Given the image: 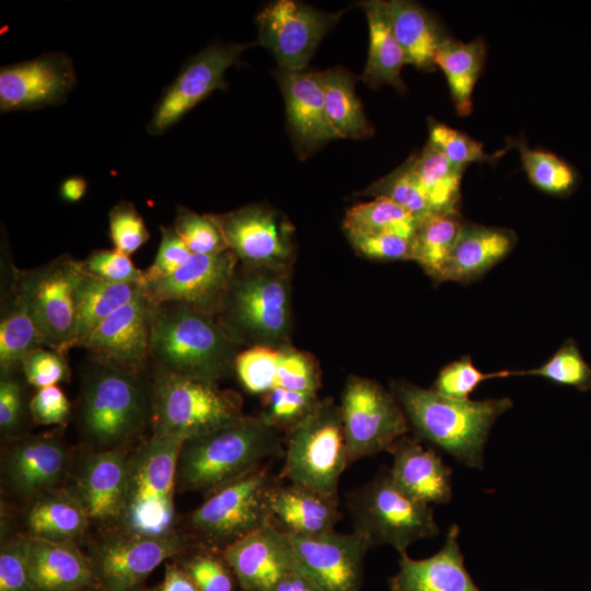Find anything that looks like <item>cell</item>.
I'll return each instance as SVG.
<instances>
[{"instance_id": "cell-14", "label": "cell", "mask_w": 591, "mask_h": 591, "mask_svg": "<svg viewBox=\"0 0 591 591\" xmlns=\"http://www.w3.org/2000/svg\"><path fill=\"white\" fill-rule=\"evenodd\" d=\"M341 14L322 12L293 0L271 2L257 14L258 43L274 55L279 68L305 70Z\"/></svg>"}, {"instance_id": "cell-28", "label": "cell", "mask_w": 591, "mask_h": 591, "mask_svg": "<svg viewBox=\"0 0 591 591\" xmlns=\"http://www.w3.org/2000/svg\"><path fill=\"white\" fill-rule=\"evenodd\" d=\"M517 244L508 228L464 223L438 283H470L505 259Z\"/></svg>"}, {"instance_id": "cell-18", "label": "cell", "mask_w": 591, "mask_h": 591, "mask_svg": "<svg viewBox=\"0 0 591 591\" xmlns=\"http://www.w3.org/2000/svg\"><path fill=\"white\" fill-rule=\"evenodd\" d=\"M77 82L70 57L55 51L0 69L2 113L33 111L63 103Z\"/></svg>"}, {"instance_id": "cell-39", "label": "cell", "mask_w": 591, "mask_h": 591, "mask_svg": "<svg viewBox=\"0 0 591 591\" xmlns=\"http://www.w3.org/2000/svg\"><path fill=\"white\" fill-rule=\"evenodd\" d=\"M0 370H21L23 358L32 350L45 347L25 304L15 296L1 303Z\"/></svg>"}, {"instance_id": "cell-22", "label": "cell", "mask_w": 591, "mask_h": 591, "mask_svg": "<svg viewBox=\"0 0 591 591\" xmlns=\"http://www.w3.org/2000/svg\"><path fill=\"white\" fill-rule=\"evenodd\" d=\"M287 123L301 159L337 139L325 111L323 71L278 68Z\"/></svg>"}, {"instance_id": "cell-17", "label": "cell", "mask_w": 591, "mask_h": 591, "mask_svg": "<svg viewBox=\"0 0 591 591\" xmlns=\"http://www.w3.org/2000/svg\"><path fill=\"white\" fill-rule=\"evenodd\" d=\"M298 566L321 591H359L371 540L359 531L317 536L289 534Z\"/></svg>"}, {"instance_id": "cell-35", "label": "cell", "mask_w": 591, "mask_h": 591, "mask_svg": "<svg viewBox=\"0 0 591 591\" xmlns=\"http://www.w3.org/2000/svg\"><path fill=\"white\" fill-rule=\"evenodd\" d=\"M325 111L338 138L364 139L374 132L355 92L356 77L341 67L323 71Z\"/></svg>"}, {"instance_id": "cell-53", "label": "cell", "mask_w": 591, "mask_h": 591, "mask_svg": "<svg viewBox=\"0 0 591 591\" xmlns=\"http://www.w3.org/2000/svg\"><path fill=\"white\" fill-rule=\"evenodd\" d=\"M354 248L374 260H412L413 240L394 234H347Z\"/></svg>"}, {"instance_id": "cell-59", "label": "cell", "mask_w": 591, "mask_h": 591, "mask_svg": "<svg viewBox=\"0 0 591 591\" xmlns=\"http://www.w3.org/2000/svg\"><path fill=\"white\" fill-rule=\"evenodd\" d=\"M159 591H199L189 575L175 564L166 565L163 583Z\"/></svg>"}, {"instance_id": "cell-27", "label": "cell", "mask_w": 591, "mask_h": 591, "mask_svg": "<svg viewBox=\"0 0 591 591\" xmlns=\"http://www.w3.org/2000/svg\"><path fill=\"white\" fill-rule=\"evenodd\" d=\"M27 561L32 591H77L96 587L89 557L73 542L28 536Z\"/></svg>"}, {"instance_id": "cell-40", "label": "cell", "mask_w": 591, "mask_h": 591, "mask_svg": "<svg viewBox=\"0 0 591 591\" xmlns=\"http://www.w3.org/2000/svg\"><path fill=\"white\" fill-rule=\"evenodd\" d=\"M508 149L519 151L522 166L530 182L538 189L563 196L576 185V173L569 164L552 152L531 149L525 138H507Z\"/></svg>"}, {"instance_id": "cell-21", "label": "cell", "mask_w": 591, "mask_h": 591, "mask_svg": "<svg viewBox=\"0 0 591 591\" xmlns=\"http://www.w3.org/2000/svg\"><path fill=\"white\" fill-rule=\"evenodd\" d=\"M222 557L243 591H268L297 565L288 533L271 521L227 545Z\"/></svg>"}, {"instance_id": "cell-48", "label": "cell", "mask_w": 591, "mask_h": 591, "mask_svg": "<svg viewBox=\"0 0 591 591\" xmlns=\"http://www.w3.org/2000/svg\"><path fill=\"white\" fill-rule=\"evenodd\" d=\"M81 265L86 274L107 281L146 286L143 270L136 267L130 255L117 248L94 250Z\"/></svg>"}, {"instance_id": "cell-60", "label": "cell", "mask_w": 591, "mask_h": 591, "mask_svg": "<svg viewBox=\"0 0 591 591\" xmlns=\"http://www.w3.org/2000/svg\"><path fill=\"white\" fill-rule=\"evenodd\" d=\"M86 192V182L83 177L71 176L66 178L60 185V196L69 202L79 201Z\"/></svg>"}, {"instance_id": "cell-45", "label": "cell", "mask_w": 591, "mask_h": 591, "mask_svg": "<svg viewBox=\"0 0 591 591\" xmlns=\"http://www.w3.org/2000/svg\"><path fill=\"white\" fill-rule=\"evenodd\" d=\"M513 375H536L552 382L578 389L591 386V368L571 341H566L545 363Z\"/></svg>"}, {"instance_id": "cell-19", "label": "cell", "mask_w": 591, "mask_h": 591, "mask_svg": "<svg viewBox=\"0 0 591 591\" xmlns=\"http://www.w3.org/2000/svg\"><path fill=\"white\" fill-rule=\"evenodd\" d=\"M153 303L144 291L106 317L83 345L92 360L144 371L150 361Z\"/></svg>"}, {"instance_id": "cell-7", "label": "cell", "mask_w": 591, "mask_h": 591, "mask_svg": "<svg viewBox=\"0 0 591 591\" xmlns=\"http://www.w3.org/2000/svg\"><path fill=\"white\" fill-rule=\"evenodd\" d=\"M184 439L152 434L127 462L125 508L120 521L128 533H171L175 519L177 459Z\"/></svg>"}, {"instance_id": "cell-46", "label": "cell", "mask_w": 591, "mask_h": 591, "mask_svg": "<svg viewBox=\"0 0 591 591\" xmlns=\"http://www.w3.org/2000/svg\"><path fill=\"white\" fill-rule=\"evenodd\" d=\"M513 375V371L483 372L475 367L468 356L461 357L444 366L431 390L454 399H470V394L484 381Z\"/></svg>"}, {"instance_id": "cell-30", "label": "cell", "mask_w": 591, "mask_h": 591, "mask_svg": "<svg viewBox=\"0 0 591 591\" xmlns=\"http://www.w3.org/2000/svg\"><path fill=\"white\" fill-rule=\"evenodd\" d=\"M360 5L369 26V53L361 77L363 82L371 89L389 84L399 93L406 92L401 71L407 61L394 35L386 1L370 0Z\"/></svg>"}, {"instance_id": "cell-44", "label": "cell", "mask_w": 591, "mask_h": 591, "mask_svg": "<svg viewBox=\"0 0 591 591\" xmlns=\"http://www.w3.org/2000/svg\"><path fill=\"white\" fill-rule=\"evenodd\" d=\"M193 254L211 255L228 251L227 242L210 215L178 206L172 225Z\"/></svg>"}, {"instance_id": "cell-50", "label": "cell", "mask_w": 591, "mask_h": 591, "mask_svg": "<svg viewBox=\"0 0 591 591\" xmlns=\"http://www.w3.org/2000/svg\"><path fill=\"white\" fill-rule=\"evenodd\" d=\"M66 356L51 348H36L23 358L21 373L28 384L37 389L57 385L70 378Z\"/></svg>"}, {"instance_id": "cell-16", "label": "cell", "mask_w": 591, "mask_h": 591, "mask_svg": "<svg viewBox=\"0 0 591 591\" xmlns=\"http://www.w3.org/2000/svg\"><path fill=\"white\" fill-rule=\"evenodd\" d=\"M176 534L127 533L101 543L89 557L96 587L102 591H132L164 560L182 553Z\"/></svg>"}, {"instance_id": "cell-43", "label": "cell", "mask_w": 591, "mask_h": 591, "mask_svg": "<svg viewBox=\"0 0 591 591\" xmlns=\"http://www.w3.org/2000/svg\"><path fill=\"white\" fill-rule=\"evenodd\" d=\"M429 142L438 148L452 163L467 166L471 163H495L507 151L487 153L483 143L432 118L428 120Z\"/></svg>"}, {"instance_id": "cell-36", "label": "cell", "mask_w": 591, "mask_h": 591, "mask_svg": "<svg viewBox=\"0 0 591 591\" xmlns=\"http://www.w3.org/2000/svg\"><path fill=\"white\" fill-rule=\"evenodd\" d=\"M414 174L436 212L459 211L465 166L452 163L429 141L410 158Z\"/></svg>"}, {"instance_id": "cell-47", "label": "cell", "mask_w": 591, "mask_h": 591, "mask_svg": "<svg viewBox=\"0 0 591 591\" xmlns=\"http://www.w3.org/2000/svg\"><path fill=\"white\" fill-rule=\"evenodd\" d=\"M264 396L265 410L260 417L277 430L293 428L320 401L316 393L290 391L280 386Z\"/></svg>"}, {"instance_id": "cell-37", "label": "cell", "mask_w": 591, "mask_h": 591, "mask_svg": "<svg viewBox=\"0 0 591 591\" xmlns=\"http://www.w3.org/2000/svg\"><path fill=\"white\" fill-rule=\"evenodd\" d=\"M463 224L459 211L434 212L419 221L413 237L412 260L437 283Z\"/></svg>"}, {"instance_id": "cell-10", "label": "cell", "mask_w": 591, "mask_h": 591, "mask_svg": "<svg viewBox=\"0 0 591 591\" xmlns=\"http://www.w3.org/2000/svg\"><path fill=\"white\" fill-rule=\"evenodd\" d=\"M82 274L81 260L67 254L18 271L14 293L32 315L43 345L65 355L77 347L74 289Z\"/></svg>"}, {"instance_id": "cell-23", "label": "cell", "mask_w": 591, "mask_h": 591, "mask_svg": "<svg viewBox=\"0 0 591 591\" xmlns=\"http://www.w3.org/2000/svg\"><path fill=\"white\" fill-rule=\"evenodd\" d=\"M68 450L57 436L38 434L12 444L4 462L11 490L26 498L53 490L67 475Z\"/></svg>"}, {"instance_id": "cell-52", "label": "cell", "mask_w": 591, "mask_h": 591, "mask_svg": "<svg viewBox=\"0 0 591 591\" xmlns=\"http://www.w3.org/2000/svg\"><path fill=\"white\" fill-rule=\"evenodd\" d=\"M28 537L2 545L0 552V591H32L27 561Z\"/></svg>"}, {"instance_id": "cell-54", "label": "cell", "mask_w": 591, "mask_h": 591, "mask_svg": "<svg viewBox=\"0 0 591 591\" xmlns=\"http://www.w3.org/2000/svg\"><path fill=\"white\" fill-rule=\"evenodd\" d=\"M160 231L161 241L154 260L143 270L146 283L172 275L193 255L173 227H160Z\"/></svg>"}, {"instance_id": "cell-58", "label": "cell", "mask_w": 591, "mask_h": 591, "mask_svg": "<svg viewBox=\"0 0 591 591\" xmlns=\"http://www.w3.org/2000/svg\"><path fill=\"white\" fill-rule=\"evenodd\" d=\"M268 591H321V589L297 564Z\"/></svg>"}, {"instance_id": "cell-3", "label": "cell", "mask_w": 591, "mask_h": 591, "mask_svg": "<svg viewBox=\"0 0 591 591\" xmlns=\"http://www.w3.org/2000/svg\"><path fill=\"white\" fill-rule=\"evenodd\" d=\"M392 387L409 425L420 437L474 468L483 467L484 448L493 425L513 405L509 397L454 399L409 382H396Z\"/></svg>"}, {"instance_id": "cell-61", "label": "cell", "mask_w": 591, "mask_h": 591, "mask_svg": "<svg viewBox=\"0 0 591 591\" xmlns=\"http://www.w3.org/2000/svg\"><path fill=\"white\" fill-rule=\"evenodd\" d=\"M77 591H102L97 587H89Z\"/></svg>"}, {"instance_id": "cell-33", "label": "cell", "mask_w": 591, "mask_h": 591, "mask_svg": "<svg viewBox=\"0 0 591 591\" xmlns=\"http://www.w3.org/2000/svg\"><path fill=\"white\" fill-rule=\"evenodd\" d=\"M144 291L135 283H117L83 270L74 289L77 347H83L92 332L113 312Z\"/></svg>"}, {"instance_id": "cell-13", "label": "cell", "mask_w": 591, "mask_h": 591, "mask_svg": "<svg viewBox=\"0 0 591 591\" xmlns=\"http://www.w3.org/2000/svg\"><path fill=\"white\" fill-rule=\"evenodd\" d=\"M209 215L240 264L288 268L293 259V227L277 210L248 205Z\"/></svg>"}, {"instance_id": "cell-5", "label": "cell", "mask_w": 591, "mask_h": 591, "mask_svg": "<svg viewBox=\"0 0 591 591\" xmlns=\"http://www.w3.org/2000/svg\"><path fill=\"white\" fill-rule=\"evenodd\" d=\"M82 381L80 425L85 437L103 450L139 434L152 421L151 380L92 360Z\"/></svg>"}, {"instance_id": "cell-1", "label": "cell", "mask_w": 591, "mask_h": 591, "mask_svg": "<svg viewBox=\"0 0 591 591\" xmlns=\"http://www.w3.org/2000/svg\"><path fill=\"white\" fill-rule=\"evenodd\" d=\"M240 347L213 314L181 302L153 303V368L217 383L234 372Z\"/></svg>"}, {"instance_id": "cell-62", "label": "cell", "mask_w": 591, "mask_h": 591, "mask_svg": "<svg viewBox=\"0 0 591 591\" xmlns=\"http://www.w3.org/2000/svg\"><path fill=\"white\" fill-rule=\"evenodd\" d=\"M132 591H157V590H148V589H140L139 587L136 588L135 590Z\"/></svg>"}, {"instance_id": "cell-34", "label": "cell", "mask_w": 591, "mask_h": 591, "mask_svg": "<svg viewBox=\"0 0 591 591\" xmlns=\"http://www.w3.org/2000/svg\"><path fill=\"white\" fill-rule=\"evenodd\" d=\"M486 58V44L482 37L463 43L449 38L437 51L434 65L448 81L456 113L468 116L473 111V92Z\"/></svg>"}, {"instance_id": "cell-24", "label": "cell", "mask_w": 591, "mask_h": 591, "mask_svg": "<svg viewBox=\"0 0 591 591\" xmlns=\"http://www.w3.org/2000/svg\"><path fill=\"white\" fill-rule=\"evenodd\" d=\"M127 462L118 449L89 455L80 465L77 495L90 521L120 520L126 498Z\"/></svg>"}, {"instance_id": "cell-8", "label": "cell", "mask_w": 591, "mask_h": 591, "mask_svg": "<svg viewBox=\"0 0 591 591\" xmlns=\"http://www.w3.org/2000/svg\"><path fill=\"white\" fill-rule=\"evenodd\" d=\"M349 461L339 406L331 399L314 408L289 430L281 476L325 496H337Z\"/></svg>"}, {"instance_id": "cell-49", "label": "cell", "mask_w": 591, "mask_h": 591, "mask_svg": "<svg viewBox=\"0 0 591 591\" xmlns=\"http://www.w3.org/2000/svg\"><path fill=\"white\" fill-rule=\"evenodd\" d=\"M109 237L117 248L128 255L138 251L148 240L146 222L130 201H119L108 213Z\"/></svg>"}, {"instance_id": "cell-51", "label": "cell", "mask_w": 591, "mask_h": 591, "mask_svg": "<svg viewBox=\"0 0 591 591\" xmlns=\"http://www.w3.org/2000/svg\"><path fill=\"white\" fill-rule=\"evenodd\" d=\"M277 386L290 391L316 393L320 386V373L313 358L290 346L281 347Z\"/></svg>"}, {"instance_id": "cell-11", "label": "cell", "mask_w": 591, "mask_h": 591, "mask_svg": "<svg viewBox=\"0 0 591 591\" xmlns=\"http://www.w3.org/2000/svg\"><path fill=\"white\" fill-rule=\"evenodd\" d=\"M339 410L350 463L387 451L409 431L408 419L393 393L366 378L347 380Z\"/></svg>"}, {"instance_id": "cell-56", "label": "cell", "mask_w": 591, "mask_h": 591, "mask_svg": "<svg viewBox=\"0 0 591 591\" xmlns=\"http://www.w3.org/2000/svg\"><path fill=\"white\" fill-rule=\"evenodd\" d=\"M28 410L38 425H63L70 415V403L58 385L37 389L28 403Z\"/></svg>"}, {"instance_id": "cell-41", "label": "cell", "mask_w": 591, "mask_h": 591, "mask_svg": "<svg viewBox=\"0 0 591 591\" xmlns=\"http://www.w3.org/2000/svg\"><path fill=\"white\" fill-rule=\"evenodd\" d=\"M362 194L391 199L419 220L436 212L414 174L410 159L373 182Z\"/></svg>"}, {"instance_id": "cell-15", "label": "cell", "mask_w": 591, "mask_h": 591, "mask_svg": "<svg viewBox=\"0 0 591 591\" xmlns=\"http://www.w3.org/2000/svg\"><path fill=\"white\" fill-rule=\"evenodd\" d=\"M250 46L215 44L189 58L155 104L148 132L164 134L215 90H224L227 70Z\"/></svg>"}, {"instance_id": "cell-2", "label": "cell", "mask_w": 591, "mask_h": 591, "mask_svg": "<svg viewBox=\"0 0 591 591\" xmlns=\"http://www.w3.org/2000/svg\"><path fill=\"white\" fill-rule=\"evenodd\" d=\"M278 430L260 416H243L211 432L185 439L177 459L176 488L212 494L262 468L279 454Z\"/></svg>"}, {"instance_id": "cell-31", "label": "cell", "mask_w": 591, "mask_h": 591, "mask_svg": "<svg viewBox=\"0 0 591 591\" xmlns=\"http://www.w3.org/2000/svg\"><path fill=\"white\" fill-rule=\"evenodd\" d=\"M394 35L407 63L433 71L439 48L451 37L437 19L421 4L408 0L386 1Z\"/></svg>"}, {"instance_id": "cell-42", "label": "cell", "mask_w": 591, "mask_h": 591, "mask_svg": "<svg viewBox=\"0 0 591 591\" xmlns=\"http://www.w3.org/2000/svg\"><path fill=\"white\" fill-rule=\"evenodd\" d=\"M280 348L257 345L239 352L234 372L243 387L253 394H266L277 386Z\"/></svg>"}, {"instance_id": "cell-32", "label": "cell", "mask_w": 591, "mask_h": 591, "mask_svg": "<svg viewBox=\"0 0 591 591\" xmlns=\"http://www.w3.org/2000/svg\"><path fill=\"white\" fill-rule=\"evenodd\" d=\"M25 522L31 537L73 542L85 532L90 519L77 493L53 489L33 499Z\"/></svg>"}, {"instance_id": "cell-6", "label": "cell", "mask_w": 591, "mask_h": 591, "mask_svg": "<svg viewBox=\"0 0 591 591\" xmlns=\"http://www.w3.org/2000/svg\"><path fill=\"white\" fill-rule=\"evenodd\" d=\"M153 434L188 439L201 436L244 416L242 398L216 382L190 379L153 368Z\"/></svg>"}, {"instance_id": "cell-29", "label": "cell", "mask_w": 591, "mask_h": 591, "mask_svg": "<svg viewBox=\"0 0 591 591\" xmlns=\"http://www.w3.org/2000/svg\"><path fill=\"white\" fill-rule=\"evenodd\" d=\"M269 505L273 518L283 531L300 536H317L335 531L341 514L337 496H325L305 487L274 485Z\"/></svg>"}, {"instance_id": "cell-26", "label": "cell", "mask_w": 591, "mask_h": 591, "mask_svg": "<svg viewBox=\"0 0 591 591\" xmlns=\"http://www.w3.org/2000/svg\"><path fill=\"white\" fill-rule=\"evenodd\" d=\"M387 451L393 456L390 476L404 491L428 505L451 499L452 472L432 449L404 436Z\"/></svg>"}, {"instance_id": "cell-20", "label": "cell", "mask_w": 591, "mask_h": 591, "mask_svg": "<svg viewBox=\"0 0 591 591\" xmlns=\"http://www.w3.org/2000/svg\"><path fill=\"white\" fill-rule=\"evenodd\" d=\"M237 265L230 250L211 255L193 254L172 275L147 282L144 293L152 303L181 302L215 315Z\"/></svg>"}, {"instance_id": "cell-38", "label": "cell", "mask_w": 591, "mask_h": 591, "mask_svg": "<svg viewBox=\"0 0 591 591\" xmlns=\"http://www.w3.org/2000/svg\"><path fill=\"white\" fill-rule=\"evenodd\" d=\"M419 219L385 197H375L348 208L344 218L347 234H394L413 240Z\"/></svg>"}, {"instance_id": "cell-57", "label": "cell", "mask_w": 591, "mask_h": 591, "mask_svg": "<svg viewBox=\"0 0 591 591\" xmlns=\"http://www.w3.org/2000/svg\"><path fill=\"white\" fill-rule=\"evenodd\" d=\"M18 371L1 372L0 428L4 433L15 430L24 415V393Z\"/></svg>"}, {"instance_id": "cell-4", "label": "cell", "mask_w": 591, "mask_h": 591, "mask_svg": "<svg viewBox=\"0 0 591 591\" xmlns=\"http://www.w3.org/2000/svg\"><path fill=\"white\" fill-rule=\"evenodd\" d=\"M215 317L240 346H286L291 329L287 268L239 263Z\"/></svg>"}, {"instance_id": "cell-55", "label": "cell", "mask_w": 591, "mask_h": 591, "mask_svg": "<svg viewBox=\"0 0 591 591\" xmlns=\"http://www.w3.org/2000/svg\"><path fill=\"white\" fill-rule=\"evenodd\" d=\"M199 591H233V580L225 560L211 554L190 557L181 566Z\"/></svg>"}, {"instance_id": "cell-12", "label": "cell", "mask_w": 591, "mask_h": 591, "mask_svg": "<svg viewBox=\"0 0 591 591\" xmlns=\"http://www.w3.org/2000/svg\"><path fill=\"white\" fill-rule=\"evenodd\" d=\"M274 485L266 468H259L212 493L192 512L189 525L223 549L273 520L269 497Z\"/></svg>"}, {"instance_id": "cell-9", "label": "cell", "mask_w": 591, "mask_h": 591, "mask_svg": "<svg viewBox=\"0 0 591 591\" xmlns=\"http://www.w3.org/2000/svg\"><path fill=\"white\" fill-rule=\"evenodd\" d=\"M348 507L356 531L373 545H390L399 554L414 542L439 533L430 506L398 487L389 471L357 488Z\"/></svg>"}, {"instance_id": "cell-25", "label": "cell", "mask_w": 591, "mask_h": 591, "mask_svg": "<svg viewBox=\"0 0 591 591\" xmlns=\"http://www.w3.org/2000/svg\"><path fill=\"white\" fill-rule=\"evenodd\" d=\"M459 528L452 524L442 548L431 557L401 554L399 569L390 578L391 591H480L464 567Z\"/></svg>"}]
</instances>
